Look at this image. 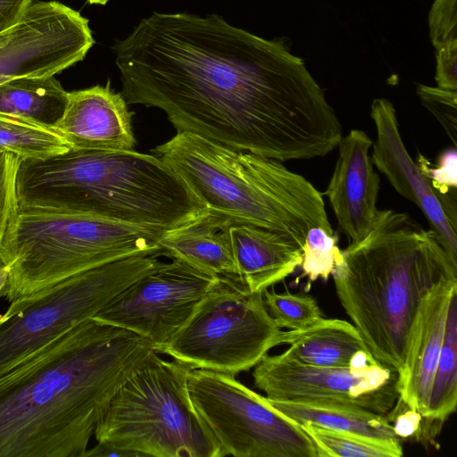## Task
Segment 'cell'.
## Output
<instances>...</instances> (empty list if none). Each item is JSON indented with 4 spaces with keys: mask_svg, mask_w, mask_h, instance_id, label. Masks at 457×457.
Instances as JSON below:
<instances>
[{
    "mask_svg": "<svg viewBox=\"0 0 457 457\" xmlns=\"http://www.w3.org/2000/svg\"><path fill=\"white\" fill-rule=\"evenodd\" d=\"M112 50L127 104L179 132L279 162L322 157L343 137L301 58L219 15L154 12Z\"/></svg>",
    "mask_w": 457,
    "mask_h": 457,
    "instance_id": "obj_1",
    "label": "cell"
},
{
    "mask_svg": "<svg viewBox=\"0 0 457 457\" xmlns=\"http://www.w3.org/2000/svg\"><path fill=\"white\" fill-rule=\"evenodd\" d=\"M89 318L0 376V457H83L120 388L155 353Z\"/></svg>",
    "mask_w": 457,
    "mask_h": 457,
    "instance_id": "obj_2",
    "label": "cell"
},
{
    "mask_svg": "<svg viewBox=\"0 0 457 457\" xmlns=\"http://www.w3.org/2000/svg\"><path fill=\"white\" fill-rule=\"evenodd\" d=\"M342 255L331 274L339 302L373 358L398 373L423 300L457 277V264L431 229L394 210H379L369 235Z\"/></svg>",
    "mask_w": 457,
    "mask_h": 457,
    "instance_id": "obj_3",
    "label": "cell"
},
{
    "mask_svg": "<svg viewBox=\"0 0 457 457\" xmlns=\"http://www.w3.org/2000/svg\"><path fill=\"white\" fill-rule=\"evenodd\" d=\"M16 195L21 205L167 231L208 213L166 162L134 150H69L44 160L21 161Z\"/></svg>",
    "mask_w": 457,
    "mask_h": 457,
    "instance_id": "obj_4",
    "label": "cell"
},
{
    "mask_svg": "<svg viewBox=\"0 0 457 457\" xmlns=\"http://www.w3.org/2000/svg\"><path fill=\"white\" fill-rule=\"evenodd\" d=\"M151 152L227 227L256 226L282 234L301 248L313 227L335 234L321 193L282 162L184 131Z\"/></svg>",
    "mask_w": 457,
    "mask_h": 457,
    "instance_id": "obj_5",
    "label": "cell"
},
{
    "mask_svg": "<svg viewBox=\"0 0 457 457\" xmlns=\"http://www.w3.org/2000/svg\"><path fill=\"white\" fill-rule=\"evenodd\" d=\"M167 230L50 207L18 204L0 244L8 302L121 258L159 253Z\"/></svg>",
    "mask_w": 457,
    "mask_h": 457,
    "instance_id": "obj_6",
    "label": "cell"
},
{
    "mask_svg": "<svg viewBox=\"0 0 457 457\" xmlns=\"http://www.w3.org/2000/svg\"><path fill=\"white\" fill-rule=\"evenodd\" d=\"M191 370L155 353L112 400L96 428L97 443L127 457H222L192 403Z\"/></svg>",
    "mask_w": 457,
    "mask_h": 457,
    "instance_id": "obj_7",
    "label": "cell"
},
{
    "mask_svg": "<svg viewBox=\"0 0 457 457\" xmlns=\"http://www.w3.org/2000/svg\"><path fill=\"white\" fill-rule=\"evenodd\" d=\"M263 293L237 277H218L184 326L155 352L192 370L236 376L283 345L284 330L269 314Z\"/></svg>",
    "mask_w": 457,
    "mask_h": 457,
    "instance_id": "obj_8",
    "label": "cell"
},
{
    "mask_svg": "<svg viewBox=\"0 0 457 457\" xmlns=\"http://www.w3.org/2000/svg\"><path fill=\"white\" fill-rule=\"evenodd\" d=\"M137 254L95 267L17 298L0 316V376L76 324L93 318L133 282L159 267Z\"/></svg>",
    "mask_w": 457,
    "mask_h": 457,
    "instance_id": "obj_9",
    "label": "cell"
},
{
    "mask_svg": "<svg viewBox=\"0 0 457 457\" xmlns=\"http://www.w3.org/2000/svg\"><path fill=\"white\" fill-rule=\"evenodd\" d=\"M192 403L216 438L223 456L319 457L302 426L274 408L234 375L192 370Z\"/></svg>",
    "mask_w": 457,
    "mask_h": 457,
    "instance_id": "obj_10",
    "label": "cell"
},
{
    "mask_svg": "<svg viewBox=\"0 0 457 457\" xmlns=\"http://www.w3.org/2000/svg\"><path fill=\"white\" fill-rule=\"evenodd\" d=\"M253 368L254 386L272 401L345 404L387 416L398 400L397 371L377 361L317 367L279 353L266 354Z\"/></svg>",
    "mask_w": 457,
    "mask_h": 457,
    "instance_id": "obj_11",
    "label": "cell"
},
{
    "mask_svg": "<svg viewBox=\"0 0 457 457\" xmlns=\"http://www.w3.org/2000/svg\"><path fill=\"white\" fill-rule=\"evenodd\" d=\"M216 278L179 260L162 262L93 318L134 332L156 351L184 326Z\"/></svg>",
    "mask_w": 457,
    "mask_h": 457,
    "instance_id": "obj_12",
    "label": "cell"
},
{
    "mask_svg": "<svg viewBox=\"0 0 457 457\" xmlns=\"http://www.w3.org/2000/svg\"><path fill=\"white\" fill-rule=\"evenodd\" d=\"M95 43L89 22L57 1L33 2L0 33V84L53 77L82 61Z\"/></svg>",
    "mask_w": 457,
    "mask_h": 457,
    "instance_id": "obj_13",
    "label": "cell"
},
{
    "mask_svg": "<svg viewBox=\"0 0 457 457\" xmlns=\"http://www.w3.org/2000/svg\"><path fill=\"white\" fill-rule=\"evenodd\" d=\"M376 128L371 160L393 187L416 204L452 262L457 264V227L450 221L426 172L410 156L401 137L393 104L376 98L370 105Z\"/></svg>",
    "mask_w": 457,
    "mask_h": 457,
    "instance_id": "obj_14",
    "label": "cell"
},
{
    "mask_svg": "<svg viewBox=\"0 0 457 457\" xmlns=\"http://www.w3.org/2000/svg\"><path fill=\"white\" fill-rule=\"evenodd\" d=\"M373 141L360 129L342 137L338 157L325 195L349 245L362 241L372 230L379 210V177L370 155Z\"/></svg>",
    "mask_w": 457,
    "mask_h": 457,
    "instance_id": "obj_15",
    "label": "cell"
},
{
    "mask_svg": "<svg viewBox=\"0 0 457 457\" xmlns=\"http://www.w3.org/2000/svg\"><path fill=\"white\" fill-rule=\"evenodd\" d=\"M133 114L108 80L105 86L68 92L62 114L53 127L70 150L130 151L136 144Z\"/></svg>",
    "mask_w": 457,
    "mask_h": 457,
    "instance_id": "obj_16",
    "label": "cell"
},
{
    "mask_svg": "<svg viewBox=\"0 0 457 457\" xmlns=\"http://www.w3.org/2000/svg\"><path fill=\"white\" fill-rule=\"evenodd\" d=\"M457 294V277L441 280L422 302L413 325L407 353L398 372V402L418 411L426 410L443 345L450 301Z\"/></svg>",
    "mask_w": 457,
    "mask_h": 457,
    "instance_id": "obj_17",
    "label": "cell"
},
{
    "mask_svg": "<svg viewBox=\"0 0 457 457\" xmlns=\"http://www.w3.org/2000/svg\"><path fill=\"white\" fill-rule=\"evenodd\" d=\"M237 278L251 292L263 293L300 267L302 248L289 237L251 225L228 228Z\"/></svg>",
    "mask_w": 457,
    "mask_h": 457,
    "instance_id": "obj_18",
    "label": "cell"
},
{
    "mask_svg": "<svg viewBox=\"0 0 457 457\" xmlns=\"http://www.w3.org/2000/svg\"><path fill=\"white\" fill-rule=\"evenodd\" d=\"M280 353L287 360L317 367H348L376 361L355 326L339 319L321 318L298 330L284 331Z\"/></svg>",
    "mask_w": 457,
    "mask_h": 457,
    "instance_id": "obj_19",
    "label": "cell"
},
{
    "mask_svg": "<svg viewBox=\"0 0 457 457\" xmlns=\"http://www.w3.org/2000/svg\"><path fill=\"white\" fill-rule=\"evenodd\" d=\"M228 228L207 213L169 230L158 242L159 253L212 277H237Z\"/></svg>",
    "mask_w": 457,
    "mask_h": 457,
    "instance_id": "obj_20",
    "label": "cell"
},
{
    "mask_svg": "<svg viewBox=\"0 0 457 457\" xmlns=\"http://www.w3.org/2000/svg\"><path fill=\"white\" fill-rule=\"evenodd\" d=\"M267 400L274 408L299 424L310 423L389 443L402 442L386 416L365 409L345 404Z\"/></svg>",
    "mask_w": 457,
    "mask_h": 457,
    "instance_id": "obj_21",
    "label": "cell"
},
{
    "mask_svg": "<svg viewBox=\"0 0 457 457\" xmlns=\"http://www.w3.org/2000/svg\"><path fill=\"white\" fill-rule=\"evenodd\" d=\"M457 404V294L447 312L443 345L433 377L421 428L436 435ZM420 428V430H421Z\"/></svg>",
    "mask_w": 457,
    "mask_h": 457,
    "instance_id": "obj_22",
    "label": "cell"
},
{
    "mask_svg": "<svg viewBox=\"0 0 457 457\" xmlns=\"http://www.w3.org/2000/svg\"><path fill=\"white\" fill-rule=\"evenodd\" d=\"M67 93L54 76L11 79L0 84V112L54 125L62 114Z\"/></svg>",
    "mask_w": 457,
    "mask_h": 457,
    "instance_id": "obj_23",
    "label": "cell"
},
{
    "mask_svg": "<svg viewBox=\"0 0 457 457\" xmlns=\"http://www.w3.org/2000/svg\"><path fill=\"white\" fill-rule=\"evenodd\" d=\"M0 149L21 161L44 160L71 149L53 125L18 114L0 112Z\"/></svg>",
    "mask_w": 457,
    "mask_h": 457,
    "instance_id": "obj_24",
    "label": "cell"
},
{
    "mask_svg": "<svg viewBox=\"0 0 457 457\" xmlns=\"http://www.w3.org/2000/svg\"><path fill=\"white\" fill-rule=\"evenodd\" d=\"M313 442L319 457H400L402 444L389 443L367 436L300 424Z\"/></svg>",
    "mask_w": 457,
    "mask_h": 457,
    "instance_id": "obj_25",
    "label": "cell"
},
{
    "mask_svg": "<svg viewBox=\"0 0 457 457\" xmlns=\"http://www.w3.org/2000/svg\"><path fill=\"white\" fill-rule=\"evenodd\" d=\"M265 307L279 328L303 329L323 318L316 300L306 294L263 291Z\"/></svg>",
    "mask_w": 457,
    "mask_h": 457,
    "instance_id": "obj_26",
    "label": "cell"
},
{
    "mask_svg": "<svg viewBox=\"0 0 457 457\" xmlns=\"http://www.w3.org/2000/svg\"><path fill=\"white\" fill-rule=\"evenodd\" d=\"M337 237L331 235L320 227L310 228L306 234L300 267L302 274L296 282L306 277L309 290L312 282L318 278L327 281L331 276L335 266L342 259V250L338 247Z\"/></svg>",
    "mask_w": 457,
    "mask_h": 457,
    "instance_id": "obj_27",
    "label": "cell"
},
{
    "mask_svg": "<svg viewBox=\"0 0 457 457\" xmlns=\"http://www.w3.org/2000/svg\"><path fill=\"white\" fill-rule=\"evenodd\" d=\"M419 165L426 172L431 186L439 197L442 205L452 224L456 227V202L452 201L446 194L457 188V152L455 147L444 152L436 169L429 168V162L421 156Z\"/></svg>",
    "mask_w": 457,
    "mask_h": 457,
    "instance_id": "obj_28",
    "label": "cell"
},
{
    "mask_svg": "<svg viewBox=\"0 0 457 457\" xmlns=\"http://www.w3.org/2000/svg\"><path fill=\"white\" fill-rule=\"evenodd\" d=\"M416 93L421 104L434 115L446 135L457 145V91L438 87L417 85Z\"/></svg>",
    "mask_w": 457,
    "mask_h": 457,
    "instance_id": "obj_29",
    "label": "cell"
},
{
    "mask_svg": "<svg viewBox=\"0 0 457 457\" xmlns=\"http://www.w3.org/2000/svg\"><path fill=\"white\" fill-rule=\"evenodd\" d=\"M21 160L0 149V244L17 206L16 175Z\"/></svg>",
    "mask_w": 457,
    "mask_h": 457,
    "instance_id": "obj_30",
    "label": "cell"
},
{
    "mask_svg": "<svg viewBox=\"0 0 457 457\" xmlns=\"http://www.w3.org/2000/svg\"><path fill=\"white\" fill-rule=\"evenodd\" d=\"M428 28L434 47L457 44V0H435L429 14Z\"/></svg>",
    "mask_w": 457,
    "mask_h": 457,
    "instance_id": "obj_31",
    "label": "cell"
},
{
    "mask_svg": "<svg viewBox=\"0 0 457 457\" xmlns=\"http://www.w3.org/2000/svg\"><path fill=\"white\" fill-rule=\"evenodd\" d=\"M436 76L437 87L457 91V44L436 50Z\"/></svg>",
    "mask_w": 457,
    "mask_h": 457,
    "instance_id": "obj_32",
    "label": "cell"
},
{
    "mask_svg": "<svg viewBox=\"0 0 457 457\" xmlns=\"http://www.w3.org/2000/svg\"><path fill=\"white\" fill-rule=\"evenodd\" d=\"M33 0H0V33L15 24Z\"/></svg>",
    "mask_w": 457,
    "mask_h": 457,
    "instance_id": "obj_33",
    "label": "cell"
},
{
    "mask_svg": "<svg viewBox=\"0 0 457 457\" xmlns=\"http://www.w3.org/2000/svg\"><path fill=\"white\" fill-rule=\"evenodd\" d=\"M109 0H87L90 4H105Z\"/></svg>",
    "mask_w": 457,
    "mask_h": 457,
    "instance_id": "obj_34",
    "label": "cell"
}]
</instances>
